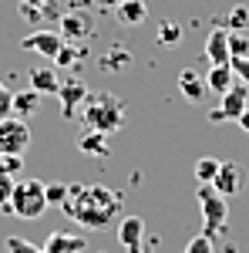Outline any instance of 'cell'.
<instances>
[{"instance_id":"13","label":"cell","mask_w":249,"mask_h":253,"mask_svg":"<svg viewBox=\"0 0 249 253\" xmlns=\"http://www.w3.org/2000/svg\"><path fill=\"white\" fill-rule=\"evenodd\" d=\"M178 91L185 95L189 105H199V101L206 98V91H209V88H206V75H199L195 68H182V71H178Z\"/></svg>"},{"instance_id":"21","label":"cell","mask_w":249,"mask_h":253,"mask_svg":"<svg viewBox=\"0 0 249 253\" xmlns=\"http://www.w3.org/2000/svg\"><path fill=\"white\" fill-rule=\"evenodd\" d=\"M81 58H84V47H74V41H71V44L64 41V47L54 54V68H77Z\"/></svg>"},{"instance_id":"7","label":"cell","mask_w":249,"mask_h":253,"mask_svg":"<svg viewBox=\"0 0 249 253\" xmlns=\"http://www.w3.org/2000/svg\"><path fill=\"white\" fill-rule=\"evenodd\" d=\"M243 182H246V169L239 166V162H222L219 166V175L212 179V186H215V193L232 199V196L243 193Z\"/></svg>"},{"instance_id":"2","label":"cell","mask_w":249,"mask_h":253,"mask_svg":"<svg viewBox=\"0 0 249 253\" xmlns=\"http://www.w3.org/2000/svg\"><path fill=\"white\" fill-rule=\"evenodd\" d=\"M81 125L88 132H101V135H115L125 125V105L121 98H115L111 91H98L81 101Z\"/></svg>"},{"instance_id":"1","label":"cell","mask_w":249,"mask_h":253,"mask_svg":"<svg viewBox=\"0 0 249 253\" xmlns=\"http://www.w3.org/2000/svg\"><path fill=\"white\" fill-rule=\"evenodd\" d=\"M61 210L84 230H105L121 213V193L98 182H74L68 186V199L61 203Z\"/></svg>"},{"instance_id":"32","label":"cell","mask_w":249,"mask_h":253,"mask_svg":"<svg viewBox=\"0 0 249 253\" xmlns=\"http://www.w3.org/2000/svg\"><path fill=\"white\" fill-rule=\"evenodd\" d=\"M232 75L243 81V84H249V58H232Z\"/></svg>"},{"instance_id":"15","label":"cell","mask_w":249,"mask_h":253,"mask_svg":"<svg viewBox=\"0 0 249 253\" xmlns=\"http://www.w3.org/2000/svg\"><path fill=\"white\" fill-rule=\"evenodd\" d=\"M88 247V240L77 233H51L47 236V243H44V253H84Z\"/></svg>"},{"instance_id":"19","label":"cell","mask_w":249,"mask_h":253,"mask_svg":"<svg viewBox=\"0 0 249 253\" xmlns=\"http://www.w3.org/2000/svg\"><path fill=\"white\" fill-rule=\"evenodd\" d=\"M77 149H81L84 156H108V135H101V132H84V135L77 138Z\"/></svg>"},{"instance_id":"30","label":"cell","mask_w":249,"mask_h":253,"mask_svg":"<svg viewBox=\"0 0 249 253\" xmlns=\"http://www.w3.org/2000/svg\"><path fill=\"white\" fill-rule=\"evenodd\" d=\"M24 166V156H0V175H17Z\"/></svg>"},{"instance_id":"10","label":"cell","mask_w":249,"mask_h":253,"mask_svg":"<svg viewBox=\"0 0 249 253\" xmlns=\"http://www.w3.org/2000/svg\"><path fill=\"white\" fill-rule=\"evenodd\" d=\"M142 240H145V219L142 216H125L118 223V243L128 253H145L142 250Z\"/></svg>"},{"instance_id":"34","label":"cell","mask_w":249,"mask_h":253,"mask_svg":"<svg viewBox=\"0 0 249 253\" xmlns=\"http://www.w3.org/2000/svg\"><path fill=\"white\" fill-rule=\"evenodd\" d=\"M209 118H212V122H226V115H222V108H219V105L209 112Z\"/></svg>"},{"instance_id":"16","label":"cell","mask_w":249,"mask_h":253,"mask_svg":"<svg viewBox=\"0 0 249 253\" xmlns=\"http://www.w3.org/2000/svg\"><path fill=\"white\" fill-rule=\"evenodd\" d=\"M27 78H31V88L40 95H58L61 81H64L58 68H34V71H27Z\"/></svg>"},{"instance_id":"5","label":"cell","mask_w":249,"mask_h":253,"mask_svg":"<svg viewBox=\"0 0 249 253\" xmlns=\"http://www.w3.org/2000/svg\"><path fill=\"white\" fill-rule=\"evenodd\" d=\"M31 145V125L24 118H0V156H24Z\"/></svg>"},{"instance_id":"11","label":"cell","mask_w":249,"mask_h":253,"mask_svg":"<svg viewBox=\"0 0 249 253\" xmlns=\"http://www.w3.org/2000/svg\"><path fill=\"white\" fill-rule=\"evenodd\" d=\"M219 108H222V115H226V118H239L249 108V84L236 81L226 95H219Z\"/></svg>"},{"instance_id":"4","label":"cell","mask_w":249,"mask_h":253,"mask_svg":"<svg viewBox=\"0 0 249 253\" xmlns=\"http://www.w3.org/2000/svg\"><path fill=\"white\" fill-rule=\"evenodd\" d=\"M195 196H199V206H202V233L215 240V236L226 230V219H229V199L215 193L212 182H199Z\"/></svg>"},{"instance_id":"28","label":"cell","mask_w":249,"mask_h":253,"mask_svg":"<svg viewBox=\"0 0 249 253\" xmlns=\"http://www.w3.org/2000/svg\"><path fill=\"white\" fill-rule=\"evenodd\" d=\"M185 253H215L212 250V236H206V233L192 236L189 243H185Z\"/></svg>"},{"instance_id":"25","label":"cell","mask_w":249,"mask_h":253,"mask_svg":"<svg viewBox=\"0 0 249 253\" xmlns=\"http://www.w3.org/2000/svg\"><path fill=\"white\" fill-rule=\"evenodd\" d=\"M249 27V7L246 3H236L229 10V31H246Z\"/></svg>"},{"instance_id":"22","label":"cell","mask_w":249,"mask_h":253,"mask_svg":"<svg viewBox=\"0 0 249 253\" xmlns=\"http://www.w3.org/2000/svg\"><path fill=\"white\" fill-rule=\"evenodd\" d=\"M219 159L215 156H202L199 162H195V182H212L215 175H219Z\"/></svg>"},{"instance_id":"6","label":"cell","mask_w":249,"mask_h":253,"mask_svg":"<svg viewBox=\"0 0 249 253\" xmlns=\"http://www.w3.org/2000/svg\"><path fill=\"white\" fill-rule=\"evenodd\" d=\"M61 24V38L64 41H84L95 34V20H91V14L88 10H81V7H74V10H64L58 17Z\"/></svg>"},{"instance_id":"26","label":"cell","mask_w":249,"mask_h":253,"mask_svg":"<svg viewBox=\"0 0 249 253\" xmlns=\"http://www.w3.org/2000/svg\"><path fill=\"white\" fill-rule=\"evenodd\" d=\"M7 253H44V247H34L31 240H24V236H7Z\"/></svg>"},{"instance_id":"3","label":"cell","mask_w":249,"mask_h":253,"mask_svg":"<svg viewBox=\"0 0 249 253\" xmlns=\"http://www.w3.org/2000/svg\"><path fill=\"white\" fill-rule=\"evenodd\" d=\"M47 206L51 203H47V193H44L40 179H17L7 213L17 216V219H40V216L47 213Z\"/></svg>"},{"instance_id":"33","label":"cell","mask_w":249,"mask_h":253,"mask_svg":"<svg viewBox=\"0 0 249 253\" xmlns=\"http://www.w3.org/2000/svg\"><path fill=\"white\" fill-rule=\"evenodd\" d=\"M236 122H239V128H243V132L249 135V108H246V112H243L239 118H236Z\"/></svg>"},{"instance_id":"35","label":"cell","mask_w":249,"mask_h":253,"mask_svg":"<svg viewBox=\"0 0 249 253\" xmlns=\"http://www.w3.org/2000/svg\"><path fill=\"white\" fill-rule=\"evenodd\" d=\"M20 3H31V7H40V3H47V0H20Z\"/></svg>"},{"instance_id":"8","label":"cell","mask_w":249,"mask_h":253,"mask_svg":"<svg viewBox=\"0 0 249 253\" xmlns=\"http://www.w3.org/2000/svg\"><path fill=\"white\" fill-rule=\"evenodd\" d=\"M20 47L31 51V54H40V58L54 61V54L64 47V38H61V31H34V34H27V38L20 41Z\"/></svg>"},{"instance_id":"20","label":"cell","mask_w":249,"mask_h":253,"mask_svg":"<svg viewBox=\"0 0 249 253\" xmlns=\"http://www.w3.org/2000/svg\"><path fill=\"white\" fill-rule=\"evenodd\" d=\"M155 38H158L162 47H178V41H182V27H178V20H158Z\"/></svg>"},{"instance_id":"36","label":"cell","mask_w":249,"mask_h":253,"mask_svg":"<svg viewBox=\"0 0 249 253\" xmlns=\"http://www.w3.org/2000/svg\"><path fill=\"white\" fill-rule=\"evenodd\" d=\"M98 3H105V7H115V3H121V0H98Z\"/></svg>"},{"instance_id":"24","label":"cell","mask_w":249,"mask_h":253,"mask_svg":"<svg viewBox=\"0 0 249 253\" xmlns=\"http://www.w3.org/2000/svg\"><path fill=\"white\" fill-rule=\"evenodd\" d=\"M128 61H132V54H128L125 47H111V51H108V54L101 58V68H105V71H115V68L128 64Z\"/></svg>"},{"instance_id":"27","label":"cell","mask_w":249,"mask_h":253,"mask_svg":"<svg viewBox=\"0 0 249 253\" xmlns=\"http://www.w3.org/2000/svg\"><path fill=\"white\" fill-rule=\"evenodd\" d=\"M14 186H17V175H0V210H7V206H10Z\"/></svg>"},{"instance_id":"31","label":"cell","mask_w":249,"mask_h":253,"mask_svg":"<svg viewBox=\"0 0 249 253\" xmlns=\"http://www.w3.org/2000/svg\"><path fill=\"white\" fill-rule=\"evenodd\" d=\"M14 115V91H7L0 84V118H10Z\"/></svg>"},{"instance_id":"14","label":"cell","mask_w":249,"mask_h":253,"mask_svg":"<svg viewBox=\"0 0 249 253\" xmlns=\"http://www.w3.org/2000/svg\"><path fill=\"white\" fill-rule=\"evenodd\" d=\"M206 58L209 64H229L232 54H229V31L226 27H215L209 38H206Z\"/></svg>"},{"instance_id":"23","label":"cell","mask_w":249,"mask_h":253,"mask_svg":"<svg viewBox=\"0 0 249 253\" xmlns=\"http://www.w3.org/2000/svg\"><path fill=\"white\" fill-rule=\"evenodd\" d=\"M229 54L232 58H249V34L246 31H229Z\"/></svg>"},{"instance_id":"12","label":"cell","mask_w":249,"mask_h":253,"mask_svg":"<svg viewBox=\"0 0 249 253\" xmlns=\"http://www.w3.org/2000/svg\"><path fill=\"white\" fill-rule=\"evenodd\" d=\"M111 10H115V20L121 27H142L148 20V3L145 0H121Z\"/></svg>"},{"instance_id":"9","label":"cell","mask_w":249,"mask_h":253,"mask_svg":"<svg viewBox=\"0 0 249 253\" xmlns=\"http://www.w3.org/2000/svg\"><path fill=\"white\" fill-rule=\"evenodd\" d=\"M58 98H61V112L71 118L81 108V101L88 98V84L77 78V75H68V78L61 81V88H58Z\"/></svg>"},{"instance_id":"18","label":"cell","mask_w":249,"mask_h":253,"mask_svg":"<svg viewBox=\"0 0 249 253\" xmlns=\"http://www.w3.org/2000/svg\"><path fill=\"white\" fill-rule=\"evenodd\" d=\"M37 108H40V91L27 88V91H17V95H14V115H17V118H24V122H27V118L34 115Z\"/></svg>"},{"instance_id":"17","label":"cell","mask_w":249,"mask_h":253,"mask_svg":"<svg viewBox=\"0 0 249 253\" xmlns=\"http://www.w3.org/2000/svg\"><path fill=\"white\" fill-rule=\"evenodd\" d=\"M236 81L239 78L232 75V64H212L209 71H206V88H209L212 95H226Z\"/></svg>"},{"instance_id":"29","label":"cell","mask_w":249,"mask_h":253,"mask_svg":"<svg viewBox=\"0 0 249 253\" xmlns=\"http://www.w3.org/2000/svg\"><path fill=\"white\" fill-rule=\"evenodd\" d=\"M44 193H47V203L61 206V203L68 199V186H64V182H44Z\"/></svg>"}]
</instances>
